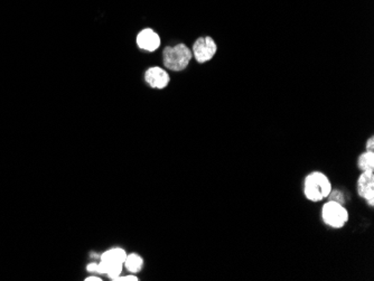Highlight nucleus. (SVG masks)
<instances>
[{
    "label": "nucleus",
    "instance_id": "f257e3e1",
    "mask_svg": "<svg viewBox=\"0 0 374 281\" xmlns=\"http://www.w3.org/2000/svg\"><path fill=\"white\" fill-rule=\"evenodd\" d=\"M192 58V50L184 43H178L175 46H166L162 51V64L173 72H181L186 70Z\"/></svg>",
    "mask_w": 374,
    "mask_h": 281
},
{
    "label": "nucleus",
    "instance_id": "f03ea898",
    "mask_svg": "<svg viewBox=\"0 0 374 281\" xmlns=\"http://www.w3.org/2000/svg\"><path fill=\"white\" fill-rule=\"evenodd\" d=\"M332 191L328 177L321 172H313L306 176L303 182V194L312 202H321L327 197Z\"/></svg>",
    "mask_w": 374,
    "mask_h": 281
},
{
    "label": "nucleus",
    "instance_id": "7ed1b4c3",
    "mask_svg": "<svg viewBox=\"0 0 374 281\" xmlns=\"http://www.w3.org/2000/svg\"><path fill=\"white\" fill-rule=\"evenodd\" d=\"M321 217L326 225L333 228H340L350 220V214L344 205L338 202L328 201L321 209Z\"/></svg>",
    "mask_w": 374,
    "mask_h": 281
},
{
    "label": "nucleus",
    "instance_id": "20e7f679",
    "mask_svg": "<svg viewBox=\"0 0 374 281\" xmlns=\"http://www.w3.org/2000/svg\"><path fill=\"white\" fill-rule=\"evenodd\" d=\"M217 52V45L211 36L199 37L194 42L192 47V53L195 61L203 64L212 60Z\"/></svg>",
    "mask_w": 374,
    "mask_h": 281
},
{
    "label": "nucleus",
    "instance_id": "39448f33",
    "mask_svg": "<svg viewBox=\"0 0 374 281\" xmlns=\"http://www.w3.org/2000/svg\"><path fill=\"white\" fill-rule=\"evenodd\" d=\"M136 44L140 50L153 53L160 47L161 38L153 28H142L136 36Z\"/></svg>",
    "mask_w": 374,
    "mask_h": 281
},
{
    "label": "nucleus",
    "instance_id": "423d86ee",
    "mask_svg": "<svg viewBox=\"0 0 374 281\" xmlns=\"http://www.w3.org/2000/svg\"><path fill=\"white\" fill-rule=\"evenodd\" d=\"M143 79L151 88H157V90H164L169 86L170 82V76L167 71L159 66L148 69L143 74Z\"/></svg>",
    "mask_w": 374,
    "mask_h": 281
},
{
    "label": "nucleus",
    "instance_id": "0eeeda50",
    "mask_svg": "<svg viewBox=\"0 0 374 281\" xmlns=\"http://www.w3.org/2000/svg\"><path fill=\"white\" fill-rule=\"evenodd\" d=\"M357 194L374 206V172H363L357 179Z\"/></svg>",
    "mask_w": 374,
    "mask_h": 281
},
{
    "label": "nucleus",
    "instance_id": "6e6552de",
    "mask_svg": "<svg viewBox=\"0 0 374 281\" xmlns=\"http://www.w3.org/2000/svg\"><path fill=\"white\" fill-rule=\"evenodd\" d=\"M124 264L128 271L136 273V272H139L140 270L142 269L143 260L139 254L131 253V254H127V258H125Z\"/></svg>",
    "mask_w": 374,
    "mask_h": 281
},
{
    "label": "nucleus",
    "instance_id": "1a4fd4ad",
    "mask_svg": "<svg viewBox=\"0 0 374 281\" xmlns=\"http://www.w3.org/2000/svg\"><path fill=\"white\" fill-rule=\"evenodd\" d=\"M357 166L362 172H374V151L366 150L357 160Z\"/></svg>",
    "mask_w": 374,
    "mask_h": 281
},
{
    "label": "nucleus",
    "instance_id": "9d476101",
    "mask_svg": "<svg viewBox=\"0 0 374 281\" xmlns=\"http://www.w3.org/2000/svg\"><path fill=\"white\" fill-rule=\"evenodd\" d=\"M125 258H127V253L124 249H120V247H114V249H111L109 251H107L101 256V260L105 261H113V262H120V263H124Z\"/></svg>",
    "mask_w": 374,
    "mask_h": 281
},
{
    "label": "nucleus",
    "instance_id": "9b49d317",
    "mask_svg": "<svg viewBox=\"0 0 374 281\" xmlns=\"http://www.w3.org/2000/svg\"><path fill=\"white\" fill-rule=\"evenodd\" d=\"M109 262V269L107 275L109 276V278L112 280L116 278V277L120 276L122 272V265L124 263H120V262H113V261H108Z\"/></svg>",
    "mask_w": 374,
    "mask_h": 281
},
{
    "label": "nucleus",
    "instance_id": "f8f14e48",
    "mask_svg": "<svg viewBox=\"0 0 374 281\" xmlns=\"http://www.w3.org/2000/svg\"><path fill=\"white\" fill-rule=\"evenodd\" d=\"M327 197L329 198V201L338 202V203H339V204H342V205L345 204V196H344V194L342 193V192L338 191V190H332L331 193H329V195L327 196Z\"/></svg>",
    "mask_w": 374,
    "mask_h": 281
},
{
    "label": "nucleus",
    "instance_id": "ddd939ff",
    "mask_svg": "<svg viewBox=\"0 0 374 281\" xmlns=\"http://www.w3.org/2000/svg\"><path fill=\"white\" fill-rule=\"evenodd\" d=\"M138 280L139 279L137 278L135 275H129V276H124V277L120 275L116 277L114 279H112V281H138Z\"/></svg>",
    "mask_w": 374,
    "mask_h": 281
},
{
    "label": "nucleus",
    "instance_id": "4468645a",
    "mask_svg": "<svg viewBox=\"0 0 374 281\" xmlns=\"http://www.w3.org/2000/svg\"><path fill=\"white\" fill-rule=\"evenodd\" d=\"M365 147H366V150L374 151V138H373V136L370 137V139L368 140V141H366Z\"/></svg>",
    "mask_w": 374,
    "mask_h": 281
},
{
    "label": "nucleus",
    "instance_id": "2eb2a0df",
    "mask_svg": "<svg viewBox=\"0 0 374 281\" xmlns=\"http://www.w3.org/2000/svg\"><path fill=\"white\" fill-rule=\"evenodd\" d=\"M98 267H99L98 263H90L87 267V269H88L89 272H97L98 273Z\"/></svg>",
    "mask_w": 374,
    "mask_h": 281
},
{
    "label": "nucleus",
    "instance_id": "dca6fc26",
    "mask_svg": "<svg viewBox=\"0 0 374 281\" xmlns=\"http://www.w3.org/2000/svg\"><path fill=\"white\" fill-rule=\"evenodd\" d=\"M84 280H85V281H102L101 278H99V277H95V276L88 277V278H85Z\"/></svg>",
    "mask_w": 374,
    "mask_h": 281
}]
</instances>
